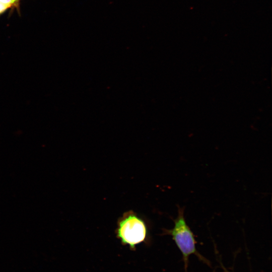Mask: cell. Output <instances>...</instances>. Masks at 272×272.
<instances>
[{
  "label": "cell",
  "instance_id": "obj_1",
  "mask_svg": "<svg viewBox=\"0 0 272 272\" xmlns=\"http://www.w3.org/2000/svg\"><path fill=\"white\" fill-rule=\"evenodd\" d=\"M147 233L145 222L132 211L125 212L118 220L116 236L123 244L128 245L131 249L146 240Z\"/></svg>",
  "mask_w": 272,
  "mask_h": 272
},
{
  "label": "cell",
  "instance_id": "obj_2",
  "mask_svg": "<svg viewBox=\"0 0 272 272\" xmlns=\"http://www.w3.org/2000/svg\"><path fill=\"white\" fill-rule=\"evenodd\" d=\"M164 231L165 234L172 236L183 255L185 263L190 255L196 253L194 235L185 221L183 207L178 208V215L174 220V227L171 229Z\"/></svg>",
  "mask_w": 272,
  "mask_h": 272
},
{
  "label": "cell",
  "instance_id": "obj_3",
  "mask_svg": "<svg viewBox=\"0 0 272 272\" xmlns=\"http://www.w3.org/2000/svg\"><path fill=\"white\" fill-rule=\"evenodd\" d=\"M18 0H0V14L16 4Z\"/></svg>",
  "mask_w": 272,
  "mask_h": 272
}]
</instances>
